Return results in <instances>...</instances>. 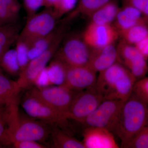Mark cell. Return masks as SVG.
<instances>
[{
    "mask_svg": "<svg viewBox=\"0 0 148 148\" xmlns=\"http://www.w3.org/2000/svg\"><path fill=\"white\" fill-rule=\"evenodd\" d=\"M135 46L143 56L148 59V37L135 45Z\"/></svg>",
    "mask_w": 148,
    "mask_h": 148,
    "instance_id": "35",
    "label": "cell"
},
{
    "mask_svg": "<svg viewBox=\"0 0 148 148\" xmlns=\"http://www.w3.org/2000/svg\"><path fill=\"white\" fill-rule=\"evenodd\" d=\"M147 132H148V125H147Z\"/></svg>",
    "mask_w": 148,
    "mask_h": 148,
    "instance_id": "38",
    "label": "cell"
},
{
    "mask_svg": "<svg viewBox=\"0 0 148 148\" xmlns=\"http://www.w3.org/2000/svg\"><path fill=\"white\" fill-rule=\"evenodd\" d=\"M67 66L58 59H53L47 67L51 84L64 86L66 80Z\"/></svg>",
    "mask_w": 148,
    "mask_h": 148,
    "instance_id": "22",
    "label": "cell"
},
{
    "mask_svg": "<svg viewBox=\"0 0 148 148\" xmlns=\"http://www.w3.org/2000/svg\"><path fill=\"white\" fill-rule=\"evenodd\" d=\"M124 103L119 100H104L80 123L86 127H102L114 132Z\"/></svg>",
    "mask_w": 148,
    "mask_h": 148,
    "instance_id": "6",
    "label": "cell"
},
{
    "mask_svg": "<svg viewBox=\"0 0 148 148\" xmlns=\"http://www.w3.org/2000/svg\"><path fill=\"white\" fill-rule=\"evenodd\" d=\"M120 7L118 0H110L89 16L90 22L101 25L112 24Z\"/></svg>",
    "mask_w": 148,
    "mask_h": 148,
    "instance_id": "17",
    "label": "cell"
},
{
    "mask_svg": "<svg viewBox=\"0 0 148 148\" xmlns=\"http://www.w3.org/2000/svg\"><path fill=\"white\" fill-rule=\"evenodd\" d=\"M96 72L89 66H68L66 82L63 86L78 92L94 87L96 84Z\"/></svg>",
    "mask_w": 148,
    "mask_h": 148,
    "instance_id": "13",
    "label": "cell"
},
{
    "mask_svg": "<svg viewBox=\"0 0 148 148\" xmlns=\"http://www.w3.org/2000/svg\"><path fill=\"white\" fill-rule=\"evenodd\" d=\"M16 42L15 49L21 73L27 67L30 61L29 56V47L26 42L18 38Z\"/></svg>",
    "mask_w": 148,
    "mask_h": 148,
    "instance_id": "26",
    "label": "cell"
},
{
    "mask_svg": "<svg viewBox=\"0 0 148 148\" xmlns=\"http://www.w3.org/2000/svg\"><path fill=\"white\" fill-rule=\"evenodd\" d=\"M57 0H45L44 5L46 8H52Z\"/></svg>",
    "mask_w": 148,
    "mask_h": 148,
    "instance_id": "36",
    "label": "cell"
},
{
    "mask_svg": "<svg viewBox=\"0 0 148 148\" xmlns=\"http://www.w3.org/2000/svg\"><path fill=\"white\" fill-rule=\"evenodd\" d=\"M60 18L53 8H47L42 11L28 17L18 38L26 42L29 47L37 40L53 32L58 25Z\"/></svg>",
    "mask_w": 148,
    "mask_h": 148,
    "instance_id": "5",
    "label": "cell"
},
{
    "mask_svg": "<svg viewBox=\"0 0 148 148\" xmlns=\"http://www.w3.org/2000/svg\"><path fill=\"white\" fill-rule=\"evenodd\" d=\"M82 35L85 42L91 49L100 48L113 44L119 37L113 24L101 25L90 22Z\"/></svg>",
    "mask_w": 148,
    "mask_h": 148,
    "instance_id": "12",
    "label": "cell"
},
{
    "mask_svg": "<svg viewBox=\"0 0 148 148\" xmlns=\"http://www.w3.org/2000/svg\"><path fill=\"white\" fill-rule=\"evenodd\" d=\"M133 92L142 101L148 105V77H144L136 81Z\"/></svg>",
    "mask_w": 148,
    "mask_h": 148,
    "instance_id": "27",
    "label": "cell"
},
{
    "mask_svg": "<svg viewBox=\"0 0 148 148\" xmlns=\"http://www.w3.org/2000/svg\"><path fill=\"white\" fill-rule=\"evenodd\" d=\"M77 92L63 86H47L33 88L28 94L42 101L62 114L66 119L74 96Z\"/></svg>",
    "mask_w": 148,
    "mask_h": 148,
    "instance_id": "7",
    "label": "cell"
},
{
    "mask_svg": "<svg viewBox=\"0 0 148 148\" xmlns=\"http://www.w3.org/2000/svg\"><path fill=\"white\" fill-rule=\"evenodd\" d=\"M18 103L9 106L8 126L5 145L24 140L42 142L47 138L51 131L44 122L23 119L20 116Z\"/></svg>",
    "mask_w": 148,
    "mask_h": 148,
    "instance_id": "3",
    "label": "cell"
},
{
    "mask_svg": "<svg viewBox=\"0 0 148 148\" xmlns=\"http://www.w3.org/2000/svg\"><path fill=\"white\" fill-rule=\"evenodd\" d=\"M28 17L36 13L40 8L44 5L45 0H24Z\"/></svg>",
    "mask_w": 148,
    "mask_h": 148,
    "instance_id": "32",
    "label": "cell"
},
{
    "mask_svg": "<svg viewBox=\"0 0 148 148\" xmlns=\"http://www.w3.org/2000/svg\"><path fill=\"white\" fill-rule=\"evenodd\" d=\"M148 125V105L132 92L122 107L114 132L125 148L132 138Z\"/></svg>",
    "mask_w": 148,
    "mask_h": 148,
    "instance_id": "2",
    "label": "cell"
},
{
    "mask_svg": "<svg viewBox=\"0 0 148 148\" xmlns=\"http://www.w3.org/2000/svg\"><path fill=\"white\" fill-rule=\"evenodd\" d=\"M112 24L119 34L136 25H143L148 27V20L137 9L123 5Z\"/></svg>",
    "mask_w": 148,
    "mask_h": 148,
    "instance_id": "16",
    "label": "cell"
},
{
    "mask_svg": "<svg viewBox=\"0 0 148 148\" xmlns=\"http://www.w3.org/2000/svg\"><path fill=\"white\" fill-rule=\"evenodd\" d=\"M104 100L95 86L77 92L66 114V119L81 123L92 113Z\"/></svg>",
    "mask_w": 148,
    "mask_h": 148,
    "instance_id": "8",
    "label": "cell"
},
{
    "mask_svg": "<svg viewBox=\"0 0 148 148\" xmlns=\"http://www.w3.org/2000/svg\"><path fill=\"white\" fill-rule=\"evenodd\" d=\"M91 53L82 34H73L65 35L53 58L68 66H88Z\"/></svg>",
    "mask_w": 148,
    "mask_h": 148,
    "instance_id": "4",
    "label": "cell"
},
{
    "mask_svg": "<svg viewBox=\"0 0 148 148\" xmlns=\"http://www.w3.org/2000/svg\"><path fill=\"white\" fill-rule=\"evenodd\" d=\"M20 9L18 0H0V26L18 21Z\"/></svg>",
    "mask_w": 148,
    "mask_h": 148,
    "instance_id": "20",
    "label": "cell"
},
{
    "mask_svg": "<svg viewBox=\"0 0 148 148\" xmlns=\"http://www.w3.org/2000/svg\"><path fill=\"white\" fill-rule=\"evenodd\" d=\"M16 148H46V146L42 145L37 141L33 140H24L16 142L12 144Z\"/></svg>",
    "mask_w": 148,
    "mask_h": 148,
    "instance_id": "33",
    "label": "cell"
},
{
    "mask_svg": "<svg viewBox=\"0 0 148 148\" xmlns=\"http://www.w3.org/2000/svg\"><path fill=\"white\" fill-rule=\"evenodd\" d=\"M0 68L10 75L19 76L20 69L15 49H10L3 55L0 59Z\"/></svg>",
    "mask_w": 148,
    "mask_h": 148,
    "instance_id": "23",
    "label": "cell"
},
{
    "mask_svg": "<svg viewBox=\"0 0 148 148\" xmlns=\"http://www.w3.org/2000/svg\"><path fill=\"white\" fill-rule=\"evenodd\" d=\"M110 1V0H79L76 8L73 11L76 15L82 14L89 17L95 10Z\"/></svg>",
    "mask_w": 148,
    "mask_h": 148,
    "instance_id": "25",
    "label": "cell"
},
{
    "mask_svg": "<svg viewBox=\"0 0 148 148\" xmlns=\"http://www.w3.org/2000/svg\"><path fill=\"white\" fill-rule=\"evenodd\" d=\"M83 143L85 148H118L112 132L102 127H86Z\"/></svg>",
    "mask_w": 148,
    "mask_h": 148,
    "instance_id": "14",
    "label": "cell"
},
{
    "mask_svg": "<svg viewBox=\"0 0 148 148\" xmlns=\"http://www.w3.org/2000/svg\"><path fill=\"white\" fill-rule=\"evenodd\" d=\"M99 73L95 87L104 100L125 102L132 95L137 80L121 63L117 62Z\"/></svg>",
    "mask_w": 148,
    "mask_h": 148,
    "instance_id": "1",
    "label": "cell"
},
{
    "mask_svg": "<svg viewBox=\"0 0 148 148\" xmlns=\"http://www.w3.org/2000/svg\"><path fill=\"white\" fill-rule=\"evenodd\" d=\"M21 31V25L18 21L0 26V59L16 42Z\"/></svg>",
    "mask_w": 148,
    "mask_h": 148,
    "instance_id": "19",
    "label": "cell"
},
{
    "mask_svg": "<svg viewBox=\"0 0 148 148\" xmlns=\"http://www.w3.org/2000/svg\"><path fill=\"white\" fill-rule=\"evenodd\" d=\"M125 148H148V133L147 126L132 138Z\"/></svg>",
    "mask_w": 148,
    "mask_h": 148,
    "instance_id": "28",
    "label": "cell"
},
{
    "mask_svg": "<svg viewBox=\"0 0 148 148\" xmlns=\"http://www.w3.org/2000/svg\"><path fill=\"white\" fill-rule=\"evenodd\" d=\"M21 106L29 116L56 126L64 125L67 120L62 114L39 99L27 93Z\"/></svg>",
    "mask_w": 148,
    "mask_h": 148,
    "instance_id": "10",
    "label": "cell"
},
{
    "mask_svg": "<svg viewBox=\"0 0 148 148\" xmlns=\"http://www.w3.org/2000/svg\"><path fill=\"white\" fill-rule=\"evenodd\" d=\"M7 106H8L7 103L1 98H0V109L2 108Z\"/></svg>",
    "mask_w": 148,
    "mask_h": 148,
    "instance_id": "37",
    "label": "cell"
},
{
    "mask_svg": "<svg viewBox=\"0 0 148 148\" xmlns=\"http://www.w3.org/2000/svg\"><path fill=\"white\" fill-rule=\"evenodd\" d=\"M119 37L125 42L132 45L148 37V27L143 25H138L121 32Z\"/></svg>",
    "mask_w": 148,
    "mask_h": 148,
    "instance_id": "24",
    "label": "cell"
},
{
    "mask_svg": "<svg viewBox=\"0 0 148 148\" xmlns=\"http://www.w3.org/2000/svg\"><path fill=\"white\" fill-rule=\"evenodd\" d=\"M117 49L114 44L98 49H91L88 66L96 73L108 69L118 62Z\"/></svg>",
    "mask_w": 148,
    "mask_h": 148,
    "instance_id": "15",
    "label": "cell"
},
{
    "mask_svg": "<svg viewBox=\"0 0 148 148\" xmlns=\"http://www.w3.org/2000/svg\"><path fill=\"white\" fill-rule=\"evenodd\" d=\"M22 88L17 81L8 77L0 68V98L8 105L18 103V97Z\"/></svg>",
    "mask_w": 148,
    "mask_h": 148,
    "instance_id": "18",
    "label": "cell"
},
{
    "mask_svg": "<svg viewBox=\"0 0 148 148\" xmlns=\"http://www.w3.org/2000/svg\"><path fill=\"white\" fill-rule=\"evenodd\" d=\"M116 47L118 62L124 65L137 80L145 77L148 71L147 60L135 46L121 40Z\"/></svg>",
    "mask_w": 148,
    "mask_h": 148,
    "instance_id": "11",
    "label": "cell"
},
{
    "mask_svg": "<svg viewBox=\"0 0 148 148\" xmlns=\"http://www.w3.org/2000/svg\"><path fill=\"white\" fill-rule=\"evenodd\" d=\"M35 85L36 86L40 87L51 85L48 75L47 67L45 68L39 74L35 82Z\"/></svg>",
    "mask_w": 148,
    "mask_h": 148,
    "instance_id": "34",
    "label": "cell"
},
{
    "mask_svg": "<svg viewBox=\"0 0 148 148\" xmlns=\"http://www.w3.org/2000/svg\"><path fill=\"white\" fill-rule=\"evenodd\" d=\"M123 5L131 6L142 12L148 20V0H122Z\"/></svg>",
    "mask_w": 148,
    "mask_h": 148,
    "instance_id": "31",
    "label": "cell"
},
{
    "mask_svg": "<svg viewBox=\"0 0 148 148\" xmlns=\"http://www.w3.org/2000/svg\"><path fill=\"white\" fill-rule=\"evenodd\" d=\"M58 126H54L51 131L53 146L56 148H85L82 142L65 133Z\"/></svg>",
    "mask_w": 148,
    "mask_h": 148,
    "instance_id": "21",
    "label": "cell"
},
{
    "mask_svg": "<svg viewBox=\"0 0 148 148\" xmlns=\"http://www.w3.org/2000/svg\"><path fill=\"white\" fill-rule=\"evenodd\" d=\"M66 34L60 35L43 53L29 61L25 69L20 73L17 82L20 87L26 89L35 84L39 74L53 57Z\"/></svg>",
    "mask_w": 148,
    "mask_h": 148,
    "instance_id": "9",
    "label": "cell"
},
{
    "mask_svg": "<svg viewBox=\"0 0 148 148\" xmlns=\"http://www.w3.org/2000/svg\"><path fill=\"white\" fill-rule=\"evenodd\" d=\"M9 105L0 109V144L5 145L8 126Z\"/></svg>",
    "mask_w": 148,
    "mask_h": 148,
    "instance_id": "29",
    "label": "cell"
},
{
    "mask_svg": "<svg viewBox=\"0 0 148 148\" xmlns=\"http://www.w3.org/2000/svg\"><path fill=\"white\" fill-rule=\"evenodd\" d=\"M77 0H57L53 9L60 17L73 9Z\"/></svg>",
    "mask_w": 148,
    "mask_h": 148,
    "instance_id": "30",
    "label": "cell"
}]
</instances>
